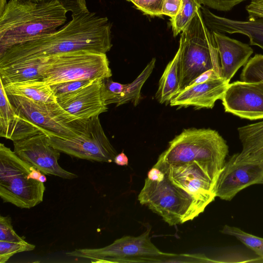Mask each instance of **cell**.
Here are the masks:
<instances>
[{"label": "cell", "mask_w": 263, "mask_h": 263, "mask_svg": "<svg viewBox=\"0 0 263 263\" xmlns=\"http://www.w3.org/2000/svg\"><path fill=\"white\" fill-rule=\"evenodd\" d=\"M178 50L179 91L209 70H214L221 77L218 49L213 33L203 20L201 8L181 32Z\"/></svg>", "instance_id": "cell-4"}, {"label": "cell", "mask_w": 263, "mask_h": 263, "mask_svg": "<svg viewBox=\"0 0 263 263\" xmlns=\"http://www.w3.org/2000/svg\"><path fill=\"white\" fill-rule=\"evenodd\" d=\"M130 2L144 14L151 16L162 15L164 0H130Z\"/></svg>", "instance_id": "cell-31"}, {"label": "cell", "mask_w": 263, "mask_h": 263, "mask_svg": "<svg viewBox=\"0 0 263 263\" xmlns=\"http://www.w3.org/2000/svg\"><path fill=\"white\" fill-rule=\"evenodd\" d=\"M229 82L222 78L190 85L177 93L170 101L171 106L196 109L212 108L221 100Z\"/></svg>", "instance_id": "cell-17"}, {"label": "cell", "mask_w": 263, "mask_h": 263, "mask_svg": "<svg viewBox=\"0 0 263 263\" xmlns=\"http://www.w3.org/2000/svg\"><path fill=\"white\" fill-rule=\"evenodd\" d=\"M24 239L18 235L13 228L10 216H0V240L21 241Z\"/></svg>", "instance_id": "cell-32"}, {"label": "cell", "mask_w": 263, "mask_h": 263, "mask_svg": "<svg viewBox=\"0 0 263 263\" xmlns=\"http://www.w3.org/2000/svg\"><path fill=\"white\" fill-rule=\"evenodd\" d=\"M212 32L218 51L221 77L230 82L237 70L247 64L253 50L248 44L230 38L224 33Z\"/></svg>", "instance_id": "cell-19"}, {"label": "cell", "mask_w": 263, "mask_h": 263, "mask_svg": "<svg viewBox=\"0 0 263 263\" xmlns=\"http://www.w3.org/2000/svg\"><path fill=\"white\" fill-rule=\"evenodd\" d=\"M149 227L138 236H124L102 248L78 249L66 255L92 262H158L163 252L152 242Z\"/></svg>", "instance_id": "cell-8"}, {"label": "cell", "mask_w": 263, "mask_h": 263, "mask_svg": "<svg viewBox=\"0 0 263 263\" xmlns=\"http://www.w3.org/2000/svg\"><path fill=\"white\" fill-rule=\"evenodd\" d=\"M241 81L263 82V54H256L244 66L240 76Z\"/></svg>", "instance_id": "cell-27"}, {"label": "cell", "mask_w": 263, "mask_h": 263, "mask_svg": "<svg viewBox=\"0 0 263 263\" xmlns=\"http://www.w3.org/2000/svg\"><path fill=\"white\" fill-rule=\"evenodd\" d=\"M47 180L46 177L45 176V175L44 174H42V175L40 176V177L39 178V181L42 182H45Z\"/></svg>", "instance_id": "cell-42"}, {"label": "cell", "mask_w": 263, "mask_h": 263, "mask_svg": "<svg viewBox=\"0 0 263 263\" xmlns=\"http://www.w3.org/2000/svg\"><path fill=\"white\" fill-rule=\"evenodd\" d=\"M248 18H263V6L250 2L246 7Z\"/></svg>", "instance_id": "cell-38"}, {"label": "cell", "mask_w": 263, "mask_h": 263, "mask_svg": "<svg viewBox=\"0 0 263 263\" xmlns=\"http://www.w3.org/2000/svg\"><path fill=\"white\" fill-rule=\"evenodd\" d=\"M127 1H130V0H127Z\"/></svg>", "instance_id": "cell-44"}, {"label": "cell", "mask_w": 263, "mask_h": 263, "mask_svg": "<svg viewBox=\"0 0 263 263\" xmlns=\"http://www.w3.org/2000/svg\"><path fill=\"white\" fill-rule=\"evenodd\" d=\"M127 84H123L113 81L110 78L102 80L101 96L106 105L115 104L121 95Z\"/></svg>", "instance_id": "cell-29"}, {"label": "cell", "mask_w": 263, "mask_h": 263, "mask_svg": "<svg viewBox=\"0 0 263 263\" xmlns=\"http://www.w3.org/2000/svg\"><path fill=\"white\" fill-rule=\"evenodd\" d=\"M71 17L53 33L8 49L0 55V67L80 50L103 53L110 50L111 25L106 17L89 11Z\"/></svg>", "instance_id": "cell-1"}, {"label": "cell", "mask_w": 263, "mask_h": 263, "mask_svg": "<svg viewBox=\"0 0 263 263\" xmlns=\"http://www.w3.org/2000/svg\"><path fill=\"white\" fill-rule=\"evenodd\" d=\"M42 59L43 80L49 85L71 81L103 80L112 76L106 53L80 50Z\"/></svg>", "instance_id": "cell-7"}, {"label": "cell", "mask_w": 263, "mask_h": 263, "mask_svg": "<svg viewBox=\"0 0 263 263\" xmlns=\"http://www.w3.org/2000/svg\"><path fill=\"white\" fill-rule=\"evenodd\" d=\"M224 111L251 120L263 119V82L229 83L221 99Z\"/></svg>", "instance_id": "cell-13"}, {"label": "cell", "mask_w": 263, "mask_h": 263, "mask_svg": "<svg viewBox=\"0 0 263 263\" xmlns=\"http://www.w3.org/2000/svg\"><path fill=\"white\" fill-rule=\"evenodd\" d=\"M221 233L232 236L253 251L263 262V238L246 232L239 228L225 225Z\"/></svg>", "instance_id": "cell-26"}, {"label": "cell", "mask_w": 263, "mask_h": 263, "mask_svg": "<svg viewBox=\"0 0 263 263\" xmlns=\"http://www.w3.org/2000/svg\"><path fill=\"white\" fill-rule=\"evenodd\" d=\"M42 174V172L40 170L34 168L28 174V178L39 180V178Z\"/></svg>", "instance_id": "cell-41"}, {"label": "cell", "mask_w": 263, "mask_h": 263, "mask_svg": "<svg viewBox=\"0 0 263 263\" xmlns=\"http://www.w3.org/2000/svg\"><path fill=\"white\" fill-rule=\"evenodd\" d=\"M34 168L9 147L0 144V197L4 202L30 209L43 201L44 183L28 178Z\"/></svg>", "instance_id": "cell-6"}, {"label": "cell", "mask_w": 263, "mask_h": 263, "mask_svg": "<svg viewBox=\"0 0 263 263\" xmlns=\"http://www.w3.org/2000/svg\"><path fill=\"white\" fill-rule=\"evenodd\" d=\"M201 4L213 9L228 11L246 0H198Z\"/></svg>", "instance_id": "cell-35"}, {"label": "cell", "mask_w": 263, "mask_h": 263, "mask_svg": "<svg viewBox=\"0 0 263 263\" xmlns=\"http://www.w3.org/2000/svg\"><path fill=\"white\" fill-rule=\"evenodd\" d=\"M251 2L259 5L263 6V0H251Z\"/></svg>", "instance_id": "cell-43"}, {"label": "cell", "mask_w": 263, "mask_h": 263, "mask_svg": "<svg viewBox=\"0 0 263 263\" xmlns=\"http://www.w3.org/2000/svg\"><path fill=\"white\" fill-rule=\"evenodd\" d=\"M4 86L8 95L22 97L38 102H57L51 86L43 80L15 82Z\"/></svg>", "instance_id": "cell-22"}, {"label": "cell", "mask_w": 263, "mask_h": 263, "mask_svg": "<svg viewBox=\"0 0 263 263\" xmlns=\"http://www.w3.org/2000/svg\"><path fill=\"white\" fill-rule=\"evenodd\" d=\"M237 130L242 150L232 156L237 161L263 162V121L239 127Z\"/></svg>", "instance_id": "cell-20"}, {"label": "cell", "mask_w": 263, "mask_h": 263, "mask_svg": "<svg viewBox=\"0 0 263 263\" xmlns=\"http://www.w3.org/2000/svg\"><path fill=\"white\" fill-rule=\"evenodd\" d=\"M114 162L118 165L125 166L128 164V159L123 151L116 155Z\"/></svg>", "instance_id": "cell-40"}, {"label": "cell", "mask_w": 263, "mask_h": 263, "mask_svg": "<svg viewBox=\"0 0 263 263\" xmlns=\"http://www.w3.org/2000/svg\"><path fill=\"white\" fill-rule=\"evenodd\" d=\"M155 63L156 59L153 58L138 77L131 83L127 84L120 97L115 101L117 106L129 102L135 106L138 104L141 88L151 74Z\"/></svg>", "instance_id": "cell-24"}, {"label": "cell", "mask_w": 263, "mask_h": 263, "mask_svg": "<svg viewBox=\"0 0 263 263\" xmlns=\"http://www.w3.org/2000/svg\"><path fill=\"white\" fill-rule=\"evenodd\" d=\"M229 146L215 130L184 129L170 141L154 166L197 163L215 183L226 162Z\"/></svg>", "instance_id": "cell-3"}, {"label": "cell", "mask_w": 263, "mask_h": 263, "mask_svg": "<svg viewBox=\"0 0 263 263\" xmlns=\"http://www.w3.org/2000/svg\"><path fill=\"white\" fill-rule=\"evenodd\" d=\"M40 133L50 134L28 119L10 101L0 80V136L13 142Z\"/></svg>", "instance_id": "cell-16"}, {"label": "cell", "mask_w": 263, "mask_h": 263, "mask_svg": "<svg viewBox=\"0 0 263 263\" xmlns=\"http://www.w3.org/2000/svg\"><path fill=\"white\" fill-rule=\"evenodd\" d=\"M8 97L15 107L30 121L48 131L50 136L70 139L81 134L85 128L87 120L77 118L57 102H38L22 97Z\"/></svg>", "instance_id": "cell-9"}, {"label": "cell", "mask_w": 263, "mask_h": 263, "mask_svg": "<svg viewBox=\"0 0 263 263\" xmlns=\"http://www.w3.org/2000/svg\"><path fill=\"white\" fill-rule=\"evenodd\" d=\"M201 11L205 25L211 31L245 35L251 45L263 49V18L235 20L216 15L205 7H201Z\"/></svg>", "instance_id": "cell-18"}, {"label": "cell", "mask_w": 263, "mask_h": 263, "mask_svg": "<svg viewBox=\"0 0 263 263\" xmlns=\"http://www.w3.org/2000/svg\"><path fill=\"white\" fill-rule=\"evenodd\" d=\"M102 80L96 79L72 92L57 97V102L67 111L86 120L108 110L102 98Z\"/></svg>", "instance_id": "cell-15"}, {"label": "cell", "mask_w": 263, "mask_h": 263, "mask_svg": "<svg viewBox=\"0 0 263 263\" xmlns=\"http://www.w3.org/2000/svg\"><path fill=\"white\" fill-rule=\"evenodd\" d=\"M201 5L198 0H182L177 14L170 20L174 36L183 31L201 8Z\"/></svg>", "instance_id": "cell-25"}, {"label": "cell", "mask_w": 263, "mask_h": 263, "mask_svg": "<svg viewBox=\"0 0 263 263\" xmlns=\"http://www.w3.org/2000/svg\"><path fill=\"white\" fill-rule=\"evenodd\" d=\"M138 200L170 226L193 220L206 208L185 191L172 183L165 175L161 182L146 178Z\"/></svg>", "instance_id": "cell-5"}, {"label": "cell", "mask_w": 263, "mask_h": 263, "mask_svg": "<svg viewBox=\"0 0 263 263\" xmlns=\"http://www.w3.org/2000/svg\"><path fill=\"white\" fill-rule=\"evenodd\" d=\"M68 11L59 2L9 0L0 12V55L13 46L54 32Z\"/></svg>", "instance_id": "cell-2"}, {"label": "cell", "mask_w": 263, "mask_h": 263, "mask_svg": "<svg viewBox=\"0 0 263 263\" xmlns=\"http://www.w3.org/2000/svg\"><path fill=\"white\" fill-rule=\"evenodd\" d=\"M220 78H221L220 76L214 70L210 69L199 75L194 79L189 85L199 84Z\"/></svg>", "instance_id": "cell-37"}, {"label": "cell", "mask_w": 263, "mask_h": 263, "mask_svg": "<svg viewBox=\"0 0 263 263\" xmlns=\"http://www.w3.org/2000/svg\"><path fill=\"white\" fill-rule=\"evenodd\" d=\"M256 184H263V162L227 161L216 182V197L231 201L240 191Z\"/></svg>", "instance_id": "cell-12"}, {"label": "cell", "mask_w": 263, "mask_h": 263, "mask_svg": "<svg viewBox=\"0 0 263 263\" xmlns=\"http://www.w3.org/2000/svg\"><path fill=\"white\" fill-rule=\"evenodd\" d=\"M213 261L203 254H177L165 253L160 262H207Z\"/></svg>", "instance_id": "cell-30"}, {"label": "cell", "mask_w": 263, "mask_h": 263, "mask_svg": "<svg viewBox=\"0 0 263 263\" xmlns=\"http://www.w3.org/2000/svg\"><path fill=\"white\" fill-rule=\"evenodd\" d=\"M43 59L21 61L0 67L3 85L30 80H43Z\"/></svg>", "instance_id": "cell-21"}, {"label": "cell", "mask_w": 263, "mask_h": 263, "mask_svg": "<svg viewBox=\"0 0 263 263\" xmlns=\"http://www.w3.org/2000/svg\"><path fill=\"white\" fill-rule=\"evenodd\" d=\"M165 178V174L160 169L153 166L147 173V178L153 181L161 182Z\"/></svg>", "instance_id": "cell-39"}, {"label": "cell", "mask_w": 263, "mask_h": 263, "mask_svg": "<svg viewBox=\"0 0 263 263\" xmlns=\"http://www.w3.org/2000/svg\"><path fill=\"white\" fill-rule=\"evenodd\" d=\"M182 0H164L162 14L171 18L177 14L181 4Z\"/></svg>", "instance_id": "cell-36"}, {"label": "cell", "mask_w": 263, "mask_h": 263, "mask_svg": "<svg viewBox=\"0 0 263 263\" xmlns=\"http://www.w3.org/2000/svg\"><path fill=\"white\" fill-rule=\"evenodd\" d=\"M179 59L180 51L178 49L160 79L155 98L161 104H169L171 100L179 91Z\"/></svg>", "instance_id": "cell-23"}, {"label": "cell", "mask_w": 263, "mask_h": 263, "mask_svg": "<svg viewBox=\"0 0 263 263\" xmlns=\"http://www.w3.org/2000/svg\"><path fill=\"white\" fill-rule=\"evenodd\" d=\"M13 146V151L20 158L42 174L68 179L78 177L59 165L60 152L49 144L48 136L46 134L40 133L14 141Z\"/></svg>", "instance_id": "cell-11"}, {"label": "cell", "mask_w": 263, "mask_h": 263, "mask_svg": "<svg viewBox=\"0 0 263 263\" xmlns=\"http://www.w3.org/2000/svg\"><path fill=\"white\" fill-rule=\"evenodd\" d=\"M93 81V80L71 81L50 86L55 96L57 97L78 90L88 85Z\"/></svg>", "instance_id": "cell-34"}, {"label": "cell", "mask_w": 263, "mask_h": 263, "mask_svg": "<svg viewBox=\"0 0 263 263\" xmlns=\"http://www.w3.org/2000/svg\"><path fill=\"white\" fill-rule=\"evenodd\" d=\"M35 245L26 241H7L0 240V263H5L15 254L33 250Z\"/></svg>", "instance_id": "cell-28"}, {"label": "cell", "mask_w": 263, "mask_h": 263, "mask_svg": "<svg viewBox=\"0 0 263 263\" xmlns=\"http://www.w3.org/2000/svg\"><path fill=\"white\" fill-rule=\"evenodd\" d=\"M24 1H31L37 3H49L57 1L60 3L67 11H70L72 14H77L81 13L89 12L86 0H22Z\"/></svg>", "instance_id": "cell-33"}, {"label": "cell", "mask_w": 263, "mask_h": 263, "mask_svg": "<svg viewBox=\"0 0 263 263\" xmlns=\"http://www.w3.org/2000/svg\"><path fill=\"white\" fill-rule=\"evenodd\" d=\"M172 183L181 188L206 207L216 197L215 183L195 162L157 167Z\"/></svg>", "instance_id": "cell-14"}, {"label": "cell", "mask_w": 263, "mask_h": 263, "mask_svg": "<svg viewBox=\"0 0 263 263\" xmlns=\"http://www.w3.org/2000/svg\"><path fill=\"white\" fill-rule=\"evenodd\" d=\"M48 141L60 152L89 161L110 163L118 154L104 133L99 116L88 119L79 135L70 139L49 136Z\"/></svg>", "instance_id": "cell-10"}]
</instances>
